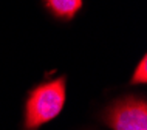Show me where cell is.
<instances>
[{"label":"cell","instance_id":"obj_1","mask_svg":"<svg viewBox=\"0 0 147 130\" xmlns=\"http://www.w3.org/2000/svg\"><path fill=\"white\" fill-rule=\"evenodd\" d=\"M67 99L65 77L37 85L30 93L25 105V129L36 130L50 123L62 112Z\"/></svg>","mask_w":147,"mask_h":130},{"label":"cell","instance_id":"obj_2","mask_svg":"<svg viewBox=\"0 0 147 130\" xmlns=\"http://www.w3.org/2000/svg\"><path fill=\"white\" fill-rule=\"evenodd\" d=\"M104 121L113 130H147V104L135 96L124 98L109 108Z\"/></svg>","mask_w":147,"mask_h":130},{"label":"cell","instance_id":"obj_3","mask_svg":"<svg viewBox=\"0 0 147 130\" xmlns=\"http://www.w3.org/2000/svg\"><path fill=\"white\" fill-rule=\"evenodd\" d=\"M47 8L59 19L71 20L82 8V0H43Z\"/></svg>","mask_w":147,"mask_h":130},{"label":"cell","instance_id":"obj_4","mask_svg":"<svg viewBox=\"0 0 147 130\" xmlns=\"http://www.w3.org/2000/svg\"><path fill=\"white\" fill-rule=\"evenodd\" d=\"M146 82H147V70H146V56H144L132 76V84H146Z\"/></svg>","mask_w":147,"mask_h":130}]
</instances>
